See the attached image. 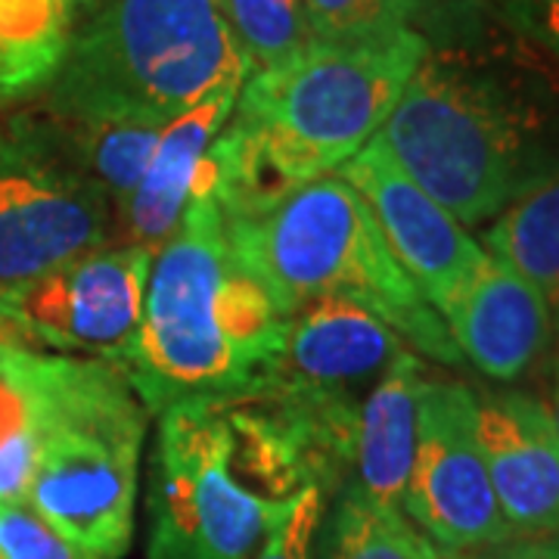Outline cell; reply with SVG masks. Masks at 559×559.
I'll return each mask as SVG.
<instances>
[{"instance_id": "1", "label": "cell", "mask_w": 559, "mask_h": 559, "mask_svg": "<svg viewBox=\"0 0 559 559\" xmlns=\"http://www.w3.org/2000/svg\"><path fill=\"white\" fill-rule=\"evenodd\" d=\"M429 40L417 28L382 38L314 40L296 60L242 81L205 156L221 215H242L305 180L340 171L377 138Z\"/></svg>"}, {"instance_id": "2", "label": "cell", "mask_w": 559, "mask_h": 559, "mask_svg": "<svg viewBox=\"0 0 559 559\" xmlns=\"http://www.w3.org/2000/svg\"><path fill=\"white\" fill-rule=\"evenodd\" d=\"M205 165V162H202ZM289 314L237 255L200 168L178 230L150 264L143 320L121 364L150 414L234 395L283 348Z\"/></svg>"}, {"instance_id": "3", "label": "cell", "mask_w": 559, "mask_h": 559, "mask_svg": "<svg viewBox=\"0 0 559 559\" xmlns=\"http://www.w3.org/2000/svg\"><path fill=\"white\" fill-rule=\"evenodd\" d=\"M224 224L242 264L286 314L318 299L355 301L426 358L448 367L463 360L448 323L389 249L370 205L336 171L261 209L224 215Z\"/></svg>"}, {"instance_id": "4", "label": "cell", "mask_w": 559, "mask_h": 559, "mask_svg": "<svg viewBox=\"0 0 559 559\" xmlns=\"http://www.w3.org/2000/svg\"><path fill=\"white\" fill-rule=\"evenodd\" d=\"M38 457L25 500L81 557L121 559L134 535L146 404L119 364L28 352Z\"/></svg>"}, {"instance_id": "5", "label": "cell", "mask_w": 559, "mask_h": 559, "mask_svg": "<svg viewBox=\"0 0 559 559\" xmlns=\"http://www.w3.org/2000/svg\"><path fill=\"white\" fill-rule=\"evenodd\" d=\"M373 140L463 227L554 175L535 109L454 53L426 50Z\"/></svg>"}, {"instance_id": "6", "label": "cell", "mask_w": 559, "mask_h": 559, "mask_svg": "<svg viewBox=\"0 0 559 559\" xmlns=\"http://www.w3.org/2000/svg\"><path fill=\"white\" fill-rule=\"evenodd\" d=\"M246 75L215 0H106L72 32L50 97L72 124H168Z\"/></svg>"}, {"instance_id": "7", "label": "cell", "mask_w": 559, "mask_h": 559, "mask_svg": "<svg viewBox=\"0 0 559 559\" xmlns=\"http://www.w3.org/2000/svg\"><path fill=\"white\" fill-rule=\"evenodd\" d=\"M296 498H264L242 473L221 399L183 401L159 414L150 559H252Z\"/></svg>"}, {"instance_id": "8", "label": "cell", "mask_w": 559, "mask_h": 559, "mask_svg": "<svg viewBox=\"0 0 559 559\" xmlns=\"http://www.w3.org/2000/svg\"><path fill=\"white\" fill-rule=\"evenodd\" d=\"M153 252L97 249L50 274L0 289V342L124 364L143 320Z\"/></svg>"}, {"instance_id": "9", "label": "cell", "mask_w": 559, "mask_h": 559, "mask_svg": "<svg viewBox=\"0 0 559 559\" xmlns=\"http://www.w3.org/2000/svg\"><path fill=\"white\" fill-rule=\"evenodd\" d=\"M401 510L444 554H469L516 538L488 479L479 444V399L469 385L423 382L417 451Z\"/></svg>"}, {"instance_id": "10", "label": "cell", "mask_w": 559, "mask_h": 559, "mask_svg": "<svg viewBox=\"0 0 559 559\" xmlns=\"http://www.w3.org/2000/svg\"><path fill=\"white\" fill-rule=\"evenodd\" d=\"M109 197L35 138L0 143V289L103 249Z\"/></svg>"}, {"instance_id": "11", "label": "cell", "mask_w": 559, "mask_h": 559, "mask_svg": "<svg viewBox=\"0 0 559 559\" xmlns=\"http://www.w3.org/2000/svg\"><path fill=\"white\" fill-rule=\"evenodd\" d=\"M336 175L370 205L401 267L444 320L488 252L441 202L404 175L377 140L355 153Z\"/></svg>"}, {"instance_id": "12", "label": "cell", "mask_w": 559, "mask_h": 559, "mask_svg": "<svg viewBox=\"0 0 559 559\" xmlns=\"http://www.w3.org/2000/svg\"><path fill=\"white\" fill-rule=\"evenodd\" d=\"M479 444L516 538L559 528V426L540 399L507 392L479 401Z\"/></svg>"}, {"instance_id": "13", "label": "cell", "mask_w": 559, "mask_h": 559, "mask_svg": "<svg viewBox=\"0 0 559 559\" xmlns=\"http://www.w3.org/2000/svg\"><path fill=\"white\" fill-rule=\"evenodd\" d=\"M401 352L399 333L367 308L345 299H318L289 314L283 348L264 373L301 389L355 399L360 382L380 380Z\"/></svg>"}, {"instance_id": "14", "label": "cell", "mask_w": 559, "mask_h": 559, "mask_svg": "<svg viewBox=\"0 0 559 559\" xmlns=\"http://www.w3.org/2000/svg\"><path fill=\"white\" fill-rule=\"evenodd\" d=\"M444 323L463 358L485 377L510 382L535 364L550 340V305L532 280L488 252Z\"/></svg>"}, {"instance_id": "15", "label": "cell", "mask_w": 559, "mask_h": 559, "mask_svg": "<svg viewBox=\"0 0 559 559\" xmlns=\"http://www.w3.org/2000/svg\"><path fill=\"white\" fill-rule=\"evenodd\" d=\"M237 94L240 87L218 91L215 97L180 112L178 119L162 128L150 168L121 212L131 237L128 246H143L156 255L162 242L178 230L200 178L202 162L221 134V128L230 119Z\"/></svg>"}, {"instance_id": "16", "label": "cell", "mask_w": 559, "mask_h": 559, "mask_svg": "<svg viewBox=\"0 0 559 559\" xmlns=\"http://www.w3.org/2000/svg\"><path fill=\"white\" fill-rule=\"evenodd\" d=\"M423 382V364L411 348H404L373 382L367 399L360 401L352 448L355 481L348 491L370 503L401 510L417 451V407Z\"/></svg>"}, {"instance_id": "17", "label": "cell", "mask_w": 559, "mask_h": 559, "mask_svg": "<svg viewBox=\"0 0 559 559\" xmlns=\"http://www.w3.org/2000/svg\"><path fill=\"white\" fill-rule=\"evenodd\" d=\"M72 32L69 0H0V103L50 87Z\"/></svg>"}, {"instance_id": "18", "label": "cell", "mask_w": 559, "mask_h": 559, "mask_svg": "<svg viewBox=\"0 0 559 559\" xmlns=\"http://www.w3.org/2000/svg\"><path fill=\"white\" fill-rule=\"evenodd\" d=\"M485 252L516 267L544 293L547 305L559 301V171L510 202L485 234Z\"/></svg>"}, {"instance_id": "19", "label": "cell", "mask_w": 559, "mask_h": 559, "mask_svg": "<svg viewBox=\"0 0 559 559\" xmlns=\"http://www.w3.org/2000/svg\"><path fill=\"white\" fill-rule=\"evenodd\" d=\"M323 559H441V550L404 520V510L345 491L323 538Z\"/></svg>"}, {"instance_id": "20", "label": "cell", "mask_w": 559, "mask_h": 559, "mask_svg": "<svg viewBox=\"0 0 559 559\" xmlns=\"http://www.w3.org/2000/svg\"><path fill=\"white\" fill-rule=\"evenodd\" d=\"M165 124L153 121H79L72 143L81 156V171L100 183V190L121 212L134 197L150 168Z\"/></svg>"}, {"instance_id": "21", "label": "cell", "mask_w": 559, "mask_h": 559, "mask_svg": "<svg viewBox=\"0 0 559 559\" xmlns=\"http://www.w3.org/2000/svg\"><path fill=\"white\" fill-rule=\"evenodd\" d=\"M246 57L249 75L296 60L314 44L301 0H215Z\"/></svg>"}, {"instance_id": "22", "label": "cell", "mask_w": 559, "mask_h": 559, "mask_svg": "<svg viewBox=\"0 0 559 559\" xmlns=\"http://www.w3.org/2000/svg\"><path fill=\"white\" fill-rule=\"evenodd\" d=\"M318 40L382 38L414 28L426 0H301Z\"/></svg>"}, {"instance_id": "23", "label": "cell", "mask_w": 559, "mask_h": 559, "mask_svg": "<svg viewBox=\"0 0 559 559\" xmlns=\"http://www.w3.org/2000/svg\"><path fill=\"white\" fill-rule=\"evenodd\" d=\"M0 559H87L28 500L0 503Z\"/></svg>"}, {"instance_id": "24", "label": "cell", "mask_w": 559, "mask_h": 559, "mask_svg": "<svg viewBox=\"0 0 559 559\" xmlns=\"http://www.w3.org/2000/svg\"><path fill=\"white\" fill-rule=\"evenodd\" d=\"M320 520H323V491L305 485L293 510L267 532L255 559H314Z\"/></svg>"}, {"instance_id": "25", "label": "cell", "mask_w": 559, "mask_h": 559, "mask_svg": "<svg viewBox=\"0 0 559 559\" xmlns=\"http://www.w3.org/2000/svg\"><path fill=\"white\" fill-rule=\"evenodd\" d=\"M488 559H559V528L557 532H547V535H535V538H525L520 544H503L495 557Z\"/></svg>"}, {"instance_id": "26", "label": "cell", "mask_w": 559, "mask_h": 559, "mask_svg": "<svg viewBox=\"0 0 559 559\" xmlns=\"http://www.w3.org/2000/svg\"><path fill=\"white\" fill-rule=\"evenodd\" d=\"M544 25H547V35H550V40H554V47H557L559 53V0L547 3V20H544Z\"/></svg>"}, {"instance_id": "27", "label": "cell", "mask_w": 559, "mask_h": 559, "mask_svg": "<svg viewBox=\"0 0 559 559\" xmlns=\"http://www.w3.org/2000/svg\"><path fill=\"white\" fill-rule=\"evenodd\" d=\"M103 3H106V0H72V7H75V10H84L87 16H91V13H97Z\"/></svg>"}, {"instance_id": "28", "label": "cell", "mask_w": 559, "mask_h": 559, "mask_svg": "<svg viewBox=\"0 0 559 559\" xmlns=\"http://www.w3.org/2000/svg\"><path fill=\"white\" fill-rule=\"evenodd\" d=\"M441 559H488V557H473V554H444V550H441Z\"/></svg>"}, {"instance_id": "29", "label": "cell", "mask_w": 559, "mask_h": 559, "mask_svg": "<svg viewBox=\"0 0 559 559\" xmlns=\"http://www.w3.org/2000/svg\"><path fill=\"white\" fill-rule=\"evenodd\" d=\"M550 311L557 314V333H559V301H557V305H550Z\"/></svg>"}, {"instance_id": "30", "label": "cell", "mask_w": 559, "mask_h": 559, "mask_svg": "<svg viewBox=\"0 0 559 559\" xmlns=\"http://www.w3.org/2000/svg\"><path fill=\"white\" fill-rule=\"evenodd\" d=\"M554 417H557V426H559V380H557V414H554Z\"/></svg>"}, {"instance_id": "31", "label": "cell", "mask_w": 559, "mask_h": 559, "mask_svg": "<svg viewBox=\"0 0 559 559\" xmlns=\"http://www.w3.org/2000/svg\"><path fill=\"white\" fill-rule=\"evenodd\" d=\"M69 3H72V0H69ZM72 10H75V7H72Z\"/></svg>"}, {"instance_id": "32", "label": "cell", "mask_w": 559, "mask_h": 559, "mask_svg": "<svg viewBox=\"0 0 559 559\" xmlns=\"http://www.w3.org/2000/svg\"><path fill=\"white\" fill-rule=\"evenodd\" d=\"M547 3H550V0H547Z\"/></svg>"}]
</instances>
